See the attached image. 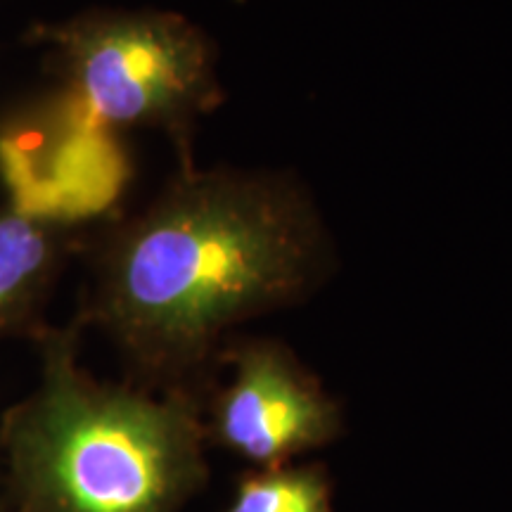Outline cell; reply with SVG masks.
<instances>
[{
	"mask_svg": "<svg viewBox=\"0 0 512 512\" xmlns=\"http://www.w3.org/2000/svg\"><path fill=\"white\" fill-rule=\"evenodd\" d=\"M223 512H335L330 475L320 465L254 467Z\"/></svg>",
	"mask_w": 512,
	"mask_h": 512,
	"instance_id": "7",
	"label": "cell"
},
{
	"mask_svg": "<svg viewBox=\"0 0 512 512\" xmlns=\"http://www.w3.org/2000/svg\"><path fill=\"white\" fill-rule=\"evenodd\" d=\"M335 268L328 226L285 171L185 164L150 207L100 235L81 323L138 375L192 389L235 325L311 297Z\"/></svg>",
	"mask_w": 512,
	"mask_h": 512,
	"instance_id": "1",
	"label": "cell"
},
{
	"mask_svg": "<svg viewBox=\"0 0 512 512\" xmlns=\"http://www.w3.org/2000/svg\"><path fill=\"white\" fill-rule=\"evenodd\" d=\"M24 41L46 50L60 91L112 128H152L192 164V133L223 102L219 50L188 17L169 10L95 8L36 22Z\"/></svg>",
	"mask_w": 512,
	"mask_h": 512,
	"instance_id": "3",
	"label": "cell"
},
{
	"mask_svg": "<svg viewBox=\"0 0 512 512\" xmlns=\"http://www.w3.org/2000/svg\"><path fill=\"white\" fill-rule=\"evenodd\" d=\"M219 358L233 373L204 408L209 444L254 467H280L342 434L339 403L285 344L242 339Z\"/></svg>",
	"mask_w": 512,
	"mask_h": 512,
	"instance_id": "5",
	"label": "cell"
},
{
	"mask_svg": "<svg viewBox=\"0 0 512 512\" xmlns=\"http://www.w3.org/2000/svg\"><path fill=\"white\" fill-rule=\"evenodd\" d=\"M83 240V228L0 207V339L41 335L50 292Z\"/></svg>",
	"mask_w": 512,
	"mask_h": 512,
	"instance_id": "6",
	"label": "cell"
},
{
	"mask_svg": "<svg viewBox=\"0 0 512 512\" xmlns=\"http://www.w3.org/2000/svg\"><path fill=\"white\" fill-rule=\"evenodd\" d=\"M128 178L119 133L60 88L0 114V185L12 207L83 228L110 216Z\"/></svg>",
	"mask_w": 512,
	"mask_h": 512,
	"instance_id": "4",
	"label": "cell"
},
{
	"mask_svg": "<svg viewBox=\"0 0 512 512\" xmlns=\"http://www.w3.org/2000/svg\"><path fill=\"white\" fill-rule=\"evenodd\" d=\"M81 325L43 328L36 387L3 418L12 512H183L209 472L200 392L95 380Z\"/></svg>",
	"mask_w": 512,
	"mask_h": 512,
	"instance_id": "2",
	"label": "cell"
}]
</instances>
